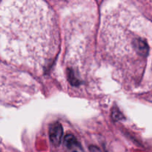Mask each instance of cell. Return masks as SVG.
<instances>
[{"mask_svg":"<svg viewBox=\"0 0 152 152\" xmlns=\"http://www.w3.org/2000/svg\"><path fill=\"white\" fill-rule=\"evenodd\" d=\"M0 40L11 62L42 68L55 56L59 45L56 17L39 1H11L0 8Z\"/></svg>","mask_w":152,"mask_h":152,"instance_id":"6da1fadb","label":"cell"},{"mask_svg":"<svg viewBox=\"0 0 152 152\" xmlns=\"http://www.w3.org/2000/svg\"><path fill=\"white\" fill-rule=\"evenodd\" d=\"M122 8L104 19L102 42L105 55L118 70L142 68L150 50L148 36L136 14Z\"/></svg>","mask_w":152,"mask_h":152,"instance_id":"7a4b0ae2","label":"cell"},{"mask_svg":"<svg viewBox=\"0 0 152 152\" xmlns=\"http://www.w3.org/2000/svg\"><path fill=\"white\" fill-rule=\"evenodd\" d=\"M50 139L52 143L55 145H58L60 143L62 138V128L59 123L52 125L50 129Z\"/></svg>","mask_w":152,"mask_h":152,"instance_id":"3957f363","label":"cell"},{"mask_svg":"<svg viewBox=\"0 0 152 152\" xmlns=\"http://www.w3.org/2000/svg\"><path fill=\"white\" fill-rule=\"evenodd\" d=\"M65 143L68 148L74 146L77 143V140H76L75 137L71 134H68L65 137Z\"/></svg>","mask_w":152,"mask_h":152,"instance_id":"277c9868","label":"cell"},{"mask_svg":"<svg viewBox=\"0 0 152 152\" xmlns=\"http://www.w3.org/2000/svg\"><path fill=\"white\" fill-rule=\"evenodd\" d=\"M90 151L91 152H100V151L99 150V148H96L95 146H91L90 148Z\"/></svg>","mask_w":152,"mask_h":152,"instance_id":"5b68a950","label":"cell"}]
</instances>
